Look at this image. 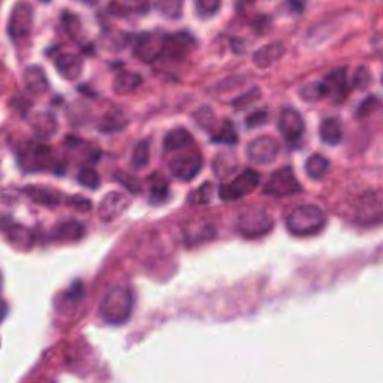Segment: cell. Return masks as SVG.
I'll return each instance as SVG.
<instances>
[{
    "mask_svg": "<svg viewBox=\"0 0 383 383\" xmlns=\"http://www.w3.org/2000/svg\"><path fill=\"white\" fill-rule=\"evenodd\" d=\"M134 304L132 289L123 286L111 287L101 302V318L110 325H123L132 316Z\"/></svg>",
    "mask_w": 383,
    "mask_h": 383,
    "instance_id": "1",
    "label": "cell"
},
{
    "mask_svg": "<svg viewBox=\"0 0 383 383\" xmlns=\"http://www.w3.org/2000/svg\"><path fill=\"white\" fill-rule=\"evenodd\" d=\"M327 216L319 207L311 204H304L287 214L286 228L292 235L297 237H309L322 231L325 226Z\"/></svg>",
    "mask_w": 383,
    "mask_h": 383,
    "instance_id": "2",
    "label": "cell"
},
{
    "mask_svg": "<svg viewBox=\"0 0 383 383\" xmlns=\"http://www.w3.org/2000/svg\"><path fill=\"white\" fill-rule=\"evenodd\" d=\"M273 226L271 214L260 207L242 208L235 217V231L249 240L264 237L273 229Z\"/></svg>",
    "mask_w": 383,
    "mask_h": 383,
    "instance_id": "3",
    "label": "cell"
},
{
    "mask_svg": "<svg viewBox=\"0 0 383 383\" xmlns=\"http://www.w3.org/2000/svg\"><path fill=\"white\" fill-rule=\"evenodd\" d=\"M20 159L21 162L28 159V162L21 163L28 171H50L53 174H63L66 171L65 163L59 162L54 158L53 149L45 144L30 145L23 156H20Z\"/></svg>",
    "mask_w": 383,
    "mask_h": 383,
    "instance_id": "4",
    "label": "cell"
},
{
    "mask_svg": "<svg viewBox=\"0 0 383 383\" xmlns=\"http://www.w3.org/2000/svg\"><path fill=\"white\" fill-rule=\"evenodd\" d=\"M300 181L295 177L292 168L283 167L273 172L264 186V194L276 198L297 195L301 192Z\"/></svg>",
    "mask_w": 383,
    "mask_h": 383,
    "instance_id": "5",
    "label": "cell"
},
{
    "mask_svg": "<svg viewBox=\"0 0 383 383\" xmlns=\"http://www.w3.org/2000/svg\"><path fill=\"white\" fill-rule=\"evenodd\" d=\"M259 174L255 169H245L231 183H225L219 189V195L223 201H238L251 194L259 185Z\"/></svg>",
    "mask_w": 383,
    "mask_h": 383,
    "instance_id": "6",
    "label": "cell"
},
{
    "mask_svg": "<svg viewBox=\"0 0 383 383\" xmlns=\"http://www.w3.org/2000/svg\"><path fill=\"white\" fill-rule=\"evenodd\" d=\"M33 6L28 2H20L12 8L8 21V33L14 41L29 37L33 28Z\"/></svg>",
    "mask_w": 383,
    "mask_h": 383,
    "instance_id": "7",
    "label": "cell"
},
{
    "mask_svg": "<svg viewBox=\"0 0 383 383\" xmlns=\"http://www.w3.org/2000/svg\"><path fill=\"white\" fill-rule=\"evenodd\" d=\"M278 130L289 144H298L306 130L302 116L293 108H283L278 116Z\"/></svg>",
    "mask_w": 383,
    "mask_h": 383,
    "instance_id": "8",
    "label": "cell"
},
{
    "mask_svg": "<svg viewBox=\"0 0 383 383\" xmlns=\"http://www.w3.org/2000/svg\"><path fill=\"white\" fill-rule=\"evenodd\" d=\"M280 145L271 136H259L247 145V158L256 165H267L276 161Z\"/></svg>",
    "mask_w": 383,
    "mask_h": 383,
    "instance_id": "9",
    "label": "cell"
},
{
    "mask_svg": "<svg viewBox=\"0 0 383 383\" xmlns=\"http://www.w3.org/2000/svg\"><path fill=\"white\" fill-rule=\"evenodd\" d=\"M203 169V158L198 153L177 156L169 162V171L181 181H192Z\"/></svg>",
    "mask_w": 383,
    "mask_h": 383,
    "instance_id": "10",
    "label": "cell"
},
{
    "mask_svg": "<svg viewBox=\"0 0 383 383\" xmlns=\"http://www.w3.org/2000/svg\"><path fill=\"white\" fill-rule=\"evenodd\" d=\"M0 231L3 232L8 241H10L14 247L20 250L32 249L34 245V240H37L30 229L12 222L11 219L0 220Z\"/></svg>",
    "mask_w": 383,
    "mask_h": 383,
    "instance_id": "11",
    "label": "cell"
},
{
    "mask_svg": "<svg viewBox=\"0 0 383 383\" xmlns=\"http://www.w3.org/2000/svg\"><path fill=\"white\" fill-rule=\"evenodd\" d=\"M165 37H156L153 33H143L136 38L134 45V56L143 62H154L162 56Z\"/></svg>",
    "mask_w": 383,
    "mask_h": 383,
    "instance_id": "12",
    "label": "cell"
},
{
    "mask_svg": "<svg viewBox=\"0 0 383 383\" xmlns=\"http://www.w3.org/2000/svg\"><path fill=\"white\" fill-rule=\"evenodd\" d=\"M324 87L325 98L333 99L334 102H343L349 92V85H347V72L346 68L335 69V71L329 72L324 80L320 81Z\"/></svg>",
    "mask_w": 383,
    "mask_h": 383,
    "instance_id": "13",
    "label": "cell"
},
{
    "mask_svg": "<svg viewBox=\"0 0 383 383\" xmlns=\"http://www.w3.org/2000/svg\"><path fill=\"white\" fill-rule=\"evenodd\" d=\"M130 199L121 192H108L99 204V217L103 222H111L126 211Z\"/></svg>",
    "mask_w": 383,
    "mask_h": 383,
    "instance_id": "14",
    "label": "cell"
},
{
    "mask_svg": "<svg viewBox=\"0 0 383 383\" xmlns=\"http://www.w3.org/2000/svg\"><path fill=\"white\" fill-rule=\"evenodd\" d=\"M195 41L192 34L186 32H178L174 34H167L163 41L162 56L169 59H181L187 54V51L194 45Z\"/></svg>",
    "mask_w": 383,
    "mask_h": 383,
    "instance_id": "15",
    "label": "cell"
},
{
    "mask_svg": "<svg viewBox=\"0 0 383 383\" xmlns=\"http://www.w3.org/2000/svg\"><path fill=\"white\" fill-rule=\"evenodd\" d=\"M54 65H56L59 74L69 81L78 80L83 72V68H84L83 59L80 56L72 54V53L59 54L54 60Z\"/></svg>",
    "mask_w": 383,
    "mask_h": 383,
    "instance_id": "16",
    "label": "cell"
},
{
    "mask_svg": "<svg viewBox=\"0 0 383 383\" xmlns=\"http://www.w3.org/2000/svg\"><path fill=\"white\" fill-rule=\"evenodd\" d=\"M24 195H28L33 203H37L39 205L43 207H50L54 208L57 207L60 203H62V194L59 190L50 189L45 186H25L23 189Z\"/></svg>",
    "mask_w": 383,
    "mask_h": 383,
    "instance_id": "17",
    "label": "cell"
},
{
    "mask_svg": "<svg viewBox=\"0 0 383 383\" xmlns=\"http://www.w3.org/2000/svg\"><path fill=\"white\" fill-rule=\"evenodd\" d=\"M32 127L34 135L41 139H50L57 134L59 123L53 112H39V114L32 118Z\"/></svg>",
    "mask_w": 383,
    "mask_h": 383,
    "instance_id": "18",
    "label": "cell"
},
{
    "mask_svg": "<svg viewBox=\"0 0 383 383\" xmlns=\"http://www.w3.org/2000/svg\"><path fill=\"white\" fill-rule=\"evenodd\" d=\"M25 89L33 94H41L48 89V78L43 69L38 65L25 68L23 74Z\"/></svg>",
    "mask_w": 383,
    "mask_h": 383,
    "instance_id": "19",
    "label": "cell"
},
{
    "mask_svg": "<svg viewBox=\"0 0 383 383\" xmlns=\"http://www.w3.org/2000/svg\"><path fill=\"white\" fill-rule=\"evenodd\" d=\"M320 139L328 145H337L340 144L343 139V125L342 121L335 117H328L322 120L319 127Z\"/></svg>",
    "mask_w": 383,
    "mask_h": 383,
    "instance_id": "20",
    "label": "cell"
},
{
    "mask_svg": "<svg viewBox=\"0 0 383 383\" xmlns=\"http://www.w3.org/2000/svg\"><path fill=\"white\" fill-rule=\"evenodd\" d=\"M85 235V225L80 220H66L54 229V238L60 241H80Z\"/></svg>",
    "mask_w": 383,
    "mask_h": 383,
    "instance_id": "21",
    "label": "cell"
},
{
    "mask_svg": "<svg viewBox=\"0 0 383 383\" xmlns=\"http://www.w3.org/2000/svg\"><path fill=\"white\" fill-rule=\"evenodd\" d=\"M284 54V45L282 42H274V43H268V45L262 47L260 50H258L253 60L255 63L259 68H268L271 66L273 63H276L278 59Z\"/></svg>",
    "mask_w": 383,
    "mask_h": 383,
    "instance_id": "22",
    "label": "cell"
},
{
    "mask_svg": "<svg viewBox=\"0 0 383 383\" xmlns=\"http://www.w3.org/2000/svg\"><path fill=\"white\" fill-rule=\"evenodd\" d=\"M149 187H150L149 201L153 205H159L167 201L169 196V183L163 176L154 172L152 177H149Z\"/></svg>",
    "mask_w": 383,
    "mask_h": 383,
    "instance_id": "23",
    "label": "cell"
},
{
    "mask_svg": "<svg viewBox=\"0 0 383 383\" xmlns=\"http://www.w3.org/2000/svg\"><path fill=\"white\" fill-rule=\"evenodd\" d=\"M192 144H194V136L186 129H174L163 139V149L167 152L187 149Z\"/></svg>",
    "mask_w": 383,
    "mask_h": 383,
    "instance_id": "24",
    "label": "cell"
},
{
    "mask_svg": "<svg viewBox=\"0 0 383 383\" xmlns=\"http://www.w3.org/2000/svg\"><path fill=\"white\" fill-rule=\"evenodd\" d=\"M126 126H127V118L125 116V112L120 110H112L101 118L98 129L103 134H117L126 129Z\"/></svg>",
    "mask_w": 383,
    "mask_h": 383,
    "instance_id": "25",
    "label": "cell"
},
{
    "mask_svg": "<svg viewBox=\"0 0 383 383\" xmlns=\"http://www.w3.org/2000/svg\"><path fill=\"white\" fill-rule=\"evenodd\" d=\"M143 84V76L136 72L125 71L117 74L114 78V83H112V90L117 94H127L136 90L139 85Z\"/></svg>",
    "mask_w": 383,
    "mask_h": 383,
    "instance_id": "26",
    "label": "cell"
},
{
    "mask_svg": "<svg viewBox=\"0 0 383 383\" xmlns=\"http://www.w3.org/2000/svg\"><path fill=\"white\" fill-rule=\"evenodd\" d=\"M216 235V229L210 223H199L196 226H189L186 229V241L189 246L199 245L203 241L211 240Z\"/></svg>",
    "mask_w": 383,
    "mask_h": 383,
    "instance_id": "27",
    "label": "cell"
},
{
    "mask_svg": "<svg viewBox=\"0 0 383 383\" xmlns=\"http://www.w3.org/2000/svg\"><path fill=\"white\" fill-rule=\"evenodd\" d=\"M329 169V162L322 154H313L306 162V172L313 180H320L327 176Z\"/></svg>",
    "mask_w": 383,
    "mask_h": 383,
    "instance_id": "28",
    "label": "cell"
},
{
    "mask_svg": "<svg viewBox=\"0 0 383 383\" xmlns=\"http://www.w3.org/2000/svg\"><path fill=\"white\" fill-rule=\"evenodd\" d=\"M150 163V144L149 139H143L139 141L132 152V158H130V165L135 169H144L147 165Z\"/></svg>",
    "mask_w": 383,
    "mask_h": 383,
    "instance_id": "29",
    "label": "cell"
},
{
    "mask_svg": "<svg viewBox=\"0 0 383 383\" xmlns=\"http://www.w3.org/2000/svg\"><path fill=\"white\" fill-rule=\"evenodd\" d=\"M213 190H214V186L211 185V183L207 181V183H204V185L199 186L198 189L190 192L187 201H189L190 205H207L208 203L211 201Z\"/></svg>",
    "mask_w": 383,
    "mask_h": 383,
    "instance_id": "30",
    "label": "cell"
},
{
    "mask_svg": "<svg viewBox=\"0 0 383 383\" xmlns=\"http://www.w3.org/2000/svg\"><path fill=\"white\" fill-rule=\"evenodd\" d=\"M213 141L220 143V144H231V145L237 144L238 135H237V130H235V126L232 125V121H229V120L223 121L220 129L217 130V132H214Z\"/></svg>",
    "mask_w": 383,
    "mask_h": 383,
    "instance_id": "31",
    "label": "cell"
},
{
    "mask_svg": "<svg viewBox=\"0 0 383 383\" xmlns=\"http://www.w3.org/2000/svg\"><path fill=\"white\" fill-rule=\"evenodd\" d=\"M84 295H85V289H84V284L81 282H75L69 289L62 295V301L65 306H72L76 307L78 304H80L84 300Z\"/></svg>",
    "mask_w": 383,
    "mask_h": 383,
    "instance_id": "32",
    "label": "cell"
},
{
    "mask_svg": "<svg viewBox=\"0 0 383 383\" xmlns=\"http://www.w3.org/2000/svg\"><path fill=\"white\" fill-rule=\"evenodd\" d=\"M76 181L80 183V185L85 189H98L101 186V177L98 171L92 167H84L78 172V177Z\"/></svg>",
    "mask_w": 383,
    "mask_h": 383,
    "instance_id": "33",
    "label": "cell"
},
{
    "mask_svg": "<svg viewBox=\"0 0 383 383\" xmlns=\"http://www.w3.org/2000/svg\"><path fill=\"white\" fill-rule=\"evenodd\" d=\"M114 180L117 183H120L121 186H123L129 194H132V195H138V194H141V190H143V186H141V183L138 181L136 177L134 176H130V174H126V172H121V171H117L114 174Z\"/></svg>",
    "mask_w": 383,
    "mask_h": 383,
    "instance_id": "34",
    "label": "cell"
},
{
    "mask_svg": "<svg viewBox=\"0 0 383 383\" xmlns=\"http://www.w3.org/2000/svg\"><path fill=\"white\" fill-rule=\"evenodd\" d=\"M228 161H231V154H219L214 161V172L217 177H226L229 176L232 171H235V163L231 162L228 163Z\"/></svg>",
    "mask_w": 383,
    "mask_h": 383,
    "instance_id": "35",
    "label": "cell"
},
{
    "mask_svg": "<svg viewBox=\"0 0 383 383\" xmlns=\"http://www.w3.org/2000/svg\"><path fill=\"white\" fill-rule=\"evenodd\" d=\"M195 120H196V123L207 129V130H211L213 126H214V121H216V116H214V112L208 108V107H203V108H199L195 114H194Z\"/></svg>",
    "mask_w": 383,
    "mask_h": 383,
    "instance_id": "36",
    "label": "cell"
},
{
    "mask_svg": "<svg viewBox=\"0 0 383 383\" xmlns=\"http://www.w3.org/2000/svg\"><path fill=\"white\" fill-rule=\"evenodd\" d=\"M154 6L162 15L168 17V19L172 20V19H178V17L181 15L183 3L181 2H159Z\"/></svg>",
    "mask_w": 383,
    "mask_h": 383,
    "instance_id": "37",
    "label": "cell"
},
{
    "mask_svg": "<svg viewBox=\"0 0 383 383\" xmlns=\"http://www.w3.org/2000/svg\"><path fill=\"white\" fill-rule=\"evenodd\" d=\"M301 94H302V98L306 99V101H318L320 98H325L324 87H322V83L307 84L306 87H302Z\"/></svg>",
    "mask_w": 383,
    "mask_h": 383,
    "instance_id": "38",
    "label": "cell"
},
{
    "mask_svg": "<svg viewBox=\"0 0 383 383\" xmlns=\"http://www.w3.org/2000/svg\"><path fill=\"white\" fill-rule=\"evenodd\" d=\"M220 8V2H216V0H199L196 2V10L198 14L201 17H210L214 15Z\"/></svg>",
    "mask_w": 383,
    "mask_h": 383,
    "instance_id": "39",
    "label": "cell"
},
{
    "mask_svg": "<svg viewBox=\"0 0 383 383\" xmlns=\"http://www.w3.org/2000/svg\"><path fill=\"white\" fill-rule=\"evenodd\" d=\"M110 14L117 15V17H125L132 14L135 11L139 10V5H126V3H118V2H112L108 5Z\"/></svg>",
    "mask_w": 383,
    "mask_h": 383,
    "instance_id": "40",
    "label": "cell"
},
{
    "mask_svg": "<svg viewBox=\"0 0 383 383\" xmlns=\"http://www.w3.org/2000/svg\"><path fill=\"white\" fill-rule=\"evenodd\" d=\"M68 204L72 205L74 208H76V210H80V211H89L92 208V201H89V199H84L81 196L68 198Z\"/></svg>",
    "mask_w": 383,
    "mask_h": 383,
    "instance_id": "41",
    "label": "cell"
},
{
    "mask_svg": "<svg viewBox=\"0 0 383 383\" xmlns=\"http://www.w3.org/2000/svg\"><path fill=\"white\" fill-rule=\"evenodd\" d=\"M267 121V112L265 111H256L253 114H250L246 120V125L249 127H258L262 126Z\"/></svg>",
    "mask_w": 383,
    "mask_h": 383,
    "instance_id": "42",
    "label": "cell"
},
{
    "mask_svg": "<svg viewBox=\"0 0 383 383\" xmlns=\"http://www.w3.org/2000/svg\"><path fill=\"white\" fill-rule=\"evenodd\" d=\"M353 83H355V85L361 87V89H364V87H367V84L370 83V74H369L367 69H365V68L358 69V71H356V74H355Z\"/></svg>",
    "mask_w": 383,
    "mask_h": 383,
    "instance_id": "43",
    "label": "cell"
},
{
    "mask_svg": "<svg viewBox=\"0 0 383 383\" xmlns=\"http://www.w3.org/2000/svg\"><path fill=\"white\" fill-rule=\"evenodd\" d=\"M373 45H374V50H376L377 53L383 57V33L377 34V37L373 39Z\"/></svg>",
    "mask_w": 383,
    "mask_h": 383,
    "instance_id": "44",
    "label": "cell"
},
{
    "mask_svg": "<svg viewBox=\"0 0 383 383\" xmlns=\"http://www.w3.org/2000/svg\"><path fill=\"white\" fill-rule=\"evenodd\" d=\"M6 311H8L6 302H5L3 300H0V324H2V320L5 319V316H6Z\"/></svg>",
    "mask_w": 383,
    "mask_h": 383,
    "instance_id": "45",
    "label": "cell"
},
{
    "mask_svg": "<svg viewBox=\"0 0 383 383\" xmlns=\"http://www.w3.org/2000/svg\"><path fill=\"white\" fill-rule=\"evenodd\" d=\"M2 283H3V280H2V276H0V287H2Z\"/></svg>",
    "mask_w": 383,
    "mask_h": 383,
    "instance_id": "46",
    "label": "cell"
},
{
    "mask_svg": "<svg viewBox=\"0 0 383 383\" xmlns=\"http://www.w3.org/2000/svg\"><path fill=\"white\" fill-rule=\"evenodd\" d=\"M382 81H383V78H382Z\"/></svg>",
    "mask_w": 383,
    "mask_h": 383,
    "instance_id": "47",
    "label": "cell"
}]
</instances>
